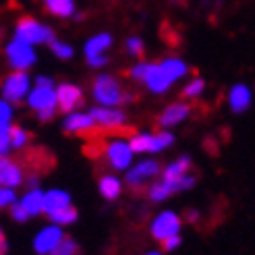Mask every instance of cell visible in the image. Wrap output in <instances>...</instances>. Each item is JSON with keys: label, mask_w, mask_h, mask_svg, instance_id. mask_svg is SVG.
Returning <instances> with one entry per match:
<instances>
[{"label": "cell", "mask_w": 255, "mask_h": 255, "mask_svg": "<svg viewBox=\"0 0 255 255\" xmlns=\"http://www.w3.org/2000/svg\"><path fill=\"white\" fill-rule=\"evenodd\" d=\"M6 58H8L12 69L25 71V69H29L33 65L35 54L31 50V44L23 42V40H17V37H15V40L6 46Z\"/></svg>", "instance_id": "9c48e42d"}, {"label": "cell", "mask_w": 255, "mask_h": 255, "mask_svg": "<svg viewBox=\"0 0 255 255\" xmlns=\"http://www.w3.org/2000/svg\"><path fill=\"white\" fill-rule=\"evenodd\" d=\"M6 133H10L8 123H0V135H6Z\"/></svg>", "instance_id": "60d3db41"}, {"label": "cell", "mask_w": 255, "mask_h": 255, "mask_svg": "<svg viewBox=\"0 0 255 255\" xmlns=\"http://www.w3.org/2000/svg\"><path fill=\"white\" fill-rule=\"evenodd\" d=\"M174 137L170 133H143V135H133L129 139V145L133 149V154H147V151H162L164 147L172 145Z\"/></svg>", "instance_id": "8992f818"}, {"label": "cell", "mask_w": 255, "mask_h": 255, "mask_svg": "<svg viewBox=\"0 0 255 255\" xmlns=\"http://www.w3.org/2000/svg\"><path fill=\"white\" fill-rule=\"evenodd\" d=\"M17 40L27 44H50L54 40V33L46 25L37 23L33 17H23L17 23Z\"/></svg>", "instance_id": "277c9868"}, {"label": "cell", "mask_w": 255, "mask_h": 255, "mask_svg": "<svg viewBox=\"0 0 255 255\" xmlns=\"http://www.w3.org/2000/svg\"><path fill=\"white\" fill-rule=\"evenodd\" d=\"M29 139H31L29 131L21 129V127H10V143H12L15 149H23L25 145L29 143Z\"/></svg>", "instance_id": "4316f807"}, {"label": "cell", "mask_w": 255, "mask_h": 255, "mask_svg": "<svg viewBox=\"0 0 255 255\" xmlns=\"http://www.w3.org/2000/svg\"><path fill=\"white\" fill-rule=\"evenodd\" d=\"M44 8L54 17L67 19L75 12V2L73 0H44Z\"/></svg>", "instance_id": "7402d4cb"}, {"label": "cell", "mask_w": 255, "mask_h": 255, "mask_svg": "<svg viewBox=\"0 0 255 255\" xmlns=\"http://www.w3.org/2000/svg\"><path fill=\"white\" fill-rule=\"evenodd\" d=\"M15 201H17V193H15V189L0 187V210H8Z\"/></svg>", "instance_id": "f1b7e54d"}, {"label": "cell", "mask_w": 255, "mask_h": 255, "mask_svg": "<svg viewBox=\"0 0 255 255\" xmlns=\"http://www.w3.org/2000/svg\"><path fill=\"white\" fill-rule=\"evenodd\" d=\"M98 189H100V195L104 199L114 201V199H119L121 193H123V183H121V178H117L114 174H104V176H100Z\"/></svg>", "instance_id": "e0dca14e"}, {"label": "cell", "mask_w": 255, "mask_h": 255, "mask_svg": "<svg viewBox=\"0 0 255 255\" xmlns=\"http://www.w3.org/2000/svg\"><path fill=\"white\" fill-rule=\"evenodd\" d=\"M189 112H191V106H187V104H172V106H168L166 110L160 114L158 125H160V127H172V125H178L183 119L189 117Z\"/></svg>", "instance_id": "ac0fdd59"}, {"label": "cell", "mask_w": 255, "mask_h": 255, "mask_svg": "<svg viewBox=\"0 0 255 255\" xmlns=\"http://www.w3.org/2000/svg\"><path fill=\"white\" fill-rule=\"evenodd\" d=\"M10 147H12V143H10V133H6V135H0V158L8 156Z\"/></svg>", "instance_id": "836d02e7"}, {"label": "cell", "mask_w": 255, "mask_h": 255, "mask_svg": "<svg viewBox=\"0 0 255 255\" xmlns=\"http://www.w3.org/2000/svg\"><path fill=\"white\" fill-rule=\"evenodd\" d=\"M160 67H162L164 73H166V77H168L170 81L181 79L183 75L187 73V65H185L183 60H178V58H164V60L160 62Z\"/></svg>", "instance_id": "cb8c5ba5"}, {"label": "cell", "mask_w": 255, "mask_h": 255, "mask_svg": "<svg viewBox=\"0 0 255 255\" xmlns=\"http://www.w3.org/2000/svg\"><path fill=\"white\" fill-rule=\"evenodd\" d=\"M50 255H81V249H79V243L73 237H65Z\"/></svg>", "instance_id": "484cf974"}, {"label": "cell", "mask_w": 255, "mask_h": 255, "mask_svg": "<svg viewBox=\"0 0 255 255\" xmlns=\"http://www.w3.org/2000/svg\"><path fill=\"white\" fill-rule=\"evenodd\" d=\"M89 117H92L96 121V125H100L102 129H114V127H123V123H125V114L119 110H112L108 106L92 108L89 110Z\"/></svg>", "instance_id": "5bb4252c"}, {"label": "cell", "mask_w": 255, "mask_h": 255, "mask_svg": "<svg viewBox=\"0 0 255 255\" xmlns=\"http://www.w3.org/2000/svg\"><path fill=\"white\" fill-rule=\"evenodd\" d=\"M203 81L201 79H193L191 81L185 89H183V98H191V100H195V98H199L201 96V92H203Z\"/></svg>", "instance_id": "f546056e"}, {"label": "cell", "mask_w": 255, "mask_h": 255, "mask_svg": "<svg viewBox=\"0 0 255 255\" xmlns=\"http://www.w3.org/2000/svg\"><path fill=\"white\" fill-rule=\"evenodd\" d=\"M191 170V158L183 156L174 162H170L166 168L162 170V178H166V181H181L185 174H189Z\"/></svg>", "instance_id": "ffe728a7"}, {"label": "cell", "mask_w": 255, "mask_h": 255, "mask_svg": "<svg viewBox=\"0 0 255 255\" xmlns=\"http://www.w3.org/2000/svg\"><path fill=\"white\" fill-rule=\"evenodd\" d=\"M6 253H8V241H6L4 231L0 228V255H6Z\"/></svg>", "instance_id": "74e56055"}, {"label": "cell", "mask_w": 255, "mask_h": 255, "mask_svg": "<svg viewBox=\"0 0 255 255\" xmlns=\"http://www.w3.org/2000/svg\"><path fill=\"white\" fill-rule=\"evenodd\" d=\"M160 174H162V168L156 160H143L137 166L127 170V185L133 191H145Z\"/></svg>", "instance_id": "3957f363"}, {"label": "cell", "mask_w": 255, "mask_h": 255, "mask_svg": "<svg viewBox=\"0 0 255 255\" xmlns=\"http://www.w3.org/2000/svg\"><path fill=\"white\" fill-rule=\"evenodd\" d=\"M25 183V170L23 164L12 160L8 156L0 158V187H8V189H17Z\"/></svg>", "instance_id": "8fae6325"}, {"label": "cell", "mask_w": 255, "mask_h": 255, "mask_svg": "<svg viewBox=\"0 0 255 255\" xmlns=\"http://www.w3.org/2000/svg\"><path fill=\"white\" fill-rule=\"evenodd\" d=\"M65 131L77 133L79 137H87V139H94L100 133H104V129L100 125H96V121L89 114H71L65 121Z\"/></svg>", "instance_id": "30bf717a"}, {"label": "cell", "mask_w": 255, "mask_h": 255, "mask_svg": "<svg viewBox=\"0 0 255 255\" xmlns=\"http://www.w3.org/2000/svg\"><path fill=\"white\" fill-rule=\"evenodd\" d=\"M181 245H183V237L181 235H174V237H170V239H166V241H162V243H160L162 253H172Z\"/></svg>", "instance_id": "1f68e13d"}, {"label": "cell", "mask_w": 255, "mask_h": 255, "mask_svg": "<svg viewBox=\"0 0 255 255\" xmlns=\"http://www.w3.org/2000/svg\"><path fill=\"white\" fill-rule=\"evenodd\" d=\"M37 85L40 87H52V79H48V77H37Z\"/></svg>", "instance_id": "ab89813d"}, {"label": "cell", "mask_w": 255, "mask_h": 255, "mask_svg": "<svg viewBox=\"0 0 255 255\" xmlns=\"http://www.w3.org/2000/svg\"><path fill=\"white\" fill-rule=\"evenodd\" d=\"M77 218H79V212H77L75 206H69L65 210L54 212L52 216H48V220L52 224H58V226H71V224L77 222Z\"/></svg>", "instance_id": "d4e9b609"}, {"label": "cell", "mask_w": 255, "mask_h": 255, "mask_svg": "<svg viewBox=\"0 0 255 255\" xmlns=\"http://www.w3.org/2000/svg\"><path fill=\"white\" fill-rule=\"evenodd\" d=\"M65 237L67 235H65V231H62V226L50 222L48 226H44L42 231L33 237V251L37 255H50Z\"/></svg>", "instance_id": "ba28073f"}, {"label": "cell", "mask_w": 255, "mask_h": 255, "mask_svg": "<svg viewBox=\"0 0 255 255\" xmlns=\"http://www.w3.org/2000/svg\"><path fill=\"white\" fill-rule=\"evenodd\" d=\"M8 214H10V218L15 222H27V220H31V216L27 214V210L23 208V203L19 199L8 208Z\"/></svg>", "instance_id": "83f0119b"}, {"label": "cell", "mask_w": 255, "mask_h": 255, "mask_svg": "<svg viewBox=\"0 0 255 255\" xmlns=\"http://www.w3.org/2000/svg\"><path fill=\"white\" fill-rule=\"evenodd\" d=\"M228 100H231V106H233L235 112H245L251 106V92L245 85H235L231 89Z\"/></svg>", "instance_id": "44dd1931"}, {"label": "cell", "mask_w": 255, "mask_h": 255, "mask_svg": "<svg viewBox=\"0 0 255 255\" xmlns=\"http://www.w3.org/2000/svg\"><path fill=\"white\" fill-rule=\"evenodd\" d=\"M50 48H52V52H54L58 58H71V56H73V48H71L69 44L58 42L56 37H54L52 42H50Z\"/></svg>", "instance_id": "4dcf8cb0"}, {"label": "cell", "mask_w": 255, "mask_h": 255, "mask_svg": "<svg viewBox=\"0 0 255 255\" xmlns=\"http://www.w3.org/2000/svg\"><path fill=\"white\" fill-rule=\"evenodd\" d=\"M110 44H112V37H110L108 33H100V35L92 37V40L85 44V54H87V58H89V56H102V52H104L106 48H110Z\"/></svg>", "instance_id": "603a6c76"}, {"label": "cell", "mask_w": 255, "mask_h": 255, "mask_svg": "<svg viewBox=\"0 0 255 255\" xmlns=\"http://www.w3.org/2000/svg\"><path fill=\"white\" fill-rule=\"evenodd\" d=\"M69 206H73V203H71V195L67 191L52 189V191H46L44 193V214L46 216H52L54 212L65 210Z\"/></svg>", "instance_id": "9a60e30c"}, {"label": "cell", "mask_w": 255, "mask_h": 255, "mask_svg": "<svg viewBox=\"0 0 255 255\" xmlns=\"http://www.w3.org/2000/svg\"><path fill=\"white\" fill-rule=\"evenodd\" d=\"M92 92H94V98L104 106H117V104H125V102L131 100V96L125 94L121 83L114 77H110V75H100L94 81Z\"/></svg>", "instance_id": "6da1fadb"}, {"label": "cell", "mask_w": 255, "mask_h": 255, "mask_svg": "<svg viewBox=\"0 0 255 255\" xmlns=\"http://www.w3.org/2000/svg\"><path fill=\"white\" fill-rule=\"evenodd\" d=\"M185 220L191 222V224H197V222L201 220V216H199L197 210H187V212H185Z\"/></svg>", "instance_id": "8d00e7d4"}, {"label": "cell", "mask_w": 255, "mask_h": 255, "mask_svg": "<svg viewBox=\"0 0 255 255\" xmlns=\"http://www.w3.org/2000/svg\"><path fill=\"white\" fill-rule=\"evenodd\" d=\"M21 203H23V208L27 210V214L31 216V218L44 214V191L40 187H37V189H29L27 193L21 197Z\"/></svg>", "instance_id": "d6986e66"}, {"label": "cell", "mask_w": 255, "mask_h": 255, "mask_svg": "<svg viewBox=\"0 0 255 255\" xmlns=\"http://www.w3.org/2000/svg\"><path fill=\"white\" fill-rule=\"evenodd\" d=\"M181 228H183V218L172 210L166 212H160L154 220L149 224V235L154 237L156 243H162L174 235H181Z\"/></svg>", "instance_id": "7a4b0ae2"}, {"label": "cell", "mask_w": 255, "mask_h": 255, "mask_svg": "<svg viewBox=\"0 0 255 255\" xmlns=\"http://www.w3.org/2000/svg\"><path fill=\"white\" fill-rule=\"evenodd\" d=\"M102 156L106 158V164L112 170H127L131 166L133 149L127 141H123V139H114V141H106L104 154Z\"/></svg>", "instance_id": "5b68a950"}, {"label": "cell", "mask_w": 255, "mask_h": 255, "mask_svg": "<svg viewBox=\"0 0 255 255\" xmlns=\"http://www.w3.org/2000/svg\"><path fill=\"white\" fill-rule=\"evenodd\" d=\"M145 85L151 89L154 94H164L166 89L170 87V79L166 77V73L162 71V67H160V62L158 65H149V69H147V75H145Z\"/></svg>", "instance_id": "2e32d148"}, {"label": "cell", "mask_w": 255, "mask_h": 255, "mask_svg": "<svg viewBox=\"0 0 255 255\" xmlns=\"http://www.w3.org/2000/svg\"><path fill=\"white\" fill-rule=\"evenodd\" d=\"M143 255H164L162 251H147V253H143Z\"/></svg>", "instance_id": "b9f144b4"}, {"label": "cell", "mask_w": 255, "mask_h": 255, "mask_svg": "<svg viewBox=\"0 0 255 255\" xmlns=\"http://www.w3.org/2000/svg\"><path fill=\"white\" fill-rule=\"evenodd\" d=\"M56 102H58V110L71 114L73 110H77L83 104V92L77 85H71V83H62L56 89Z\"/></svg>", "instance_id": "4fadbf2b"}, {"label": "cell", "mask_w": 255, "mask_h": 255, "mask_svg": "<svg viewBox=\"0 0 255 255\" xmlns=\"http://www.w3.org/2000/svg\"><path fill=\"white\" fill-rule=\"evenodd\" d=\"M29 92V77L25 71H15L10 73L4 79L2 85V94L8 102H15V104H21V98Z\"/></svg>", "instance_id": "7c38bea8"}, {"label": "cell", "mask_w": 255, "mask_h": 255, "mask_svg": "<svg viewBox=\"0 0 255 255\" xmlns=\"http://www.w3.org/2000/svg\"><path fill=\"white\" fill-rule=\"evenodd\" d=\"M29 106L40 114L42 121L52 119V114L58 108V102H56V94L52 92V87H40L37 85L33 92L29 94Z\"/></svg>", "instance_id": "52a82bcc"}, {"label": "cell", "mask_w": 255, "mask_h": 255, "mask_svg": "<svg viewBox=\"0 0 255 255\" xmlns=\"http://www.w3.org/2000/svg\"><path fill=\"white\" fill-rule=\"evenodd\" d=\"M10 106L6 104V102H2L0 100V123H8V119H10Z\"/></svg>", "instance_id": "d590c367"}, {"label": "cell", "mask_w": 255, "mask_h": 255, "mask_svg": "<svg viewBox=\"0 0 255 255\" xmlns=\"http://www.w3.org/2000/svg\"><path fill=\"white\" fill-rule=\"evenodd\" d=\"M147 69H149V65L141 62V65H137V67L131 71V77L137 79V81H143V79H145V75H147Z\"/></svg>", "instance_id": "e575fe53"}, {"label": "cell", "mask_w": 255, "mask_h": 255, "mask_svg": "<svg viewBox=\"0 0 255 255\" xmlns=\"http://www.w3.org/2000/svg\"><path fill=\"white\" fill-rule=\"evenodd\" d=\"M127 48H129V52L135 54V56H143V42L139 40V37H131L129 42H127Z\"/></svg>", "instance_id": "d6a6232c"}, {"label": "cell", "mask_w": 255, "mask_h": 255, "mask_svg": "<svg viewBox=\"0 0 255 255\" xmlns=\"http://www.w3.org/2000/svg\"><path fill=\"white\" fill-rule=\"evenodd\" d=\"M87 62H89L92 67H104V65H106V56H89Z\"/></svg>", "instance_id": "f35d334b"}]
</instances>
